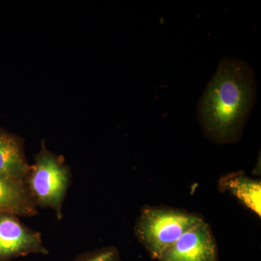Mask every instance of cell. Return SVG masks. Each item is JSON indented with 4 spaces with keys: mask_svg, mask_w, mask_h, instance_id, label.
Listing matches in <instances>:
<instances>
[{
    "mask_svg": "<svg viewBox=\"0 0 261 261\" xmlns=\"http://www.w3.org/2000/svg\"><path fill=\"white\" fill-rule=\"evenodd\" d=\"M73 261H122L117 247L108 246L95 249L77 255Z\"/></svg>",
    "mask_w": 261,
    "mask_h": 261,
    "instance_id": "9c48e42d",
    "label": "cell"
},
{
    "mask_svg": "<svg viewBox=\"0 0 261 261\" xmlns=\"http://www.w3.org/2000/svg\"><path fill=\"white\" fill-rule=\"evenodd\" d=\"M30 168L25 159L23 140L0 129V174L25 183Z\"/></svg>",
    "mask_w": 261,
    "mask_h": 261,
    "instance_id": "52a82bcc",
    "label": "cell"
},
{
    "mask_svg": "<svg viewBox=\"0 0 261 261\" xmlns=\"http://www.w3.org/2000/svg\"><path fill=\"white\" fill-rule=\"evenodd\" d=\"M31 254H49L40 233L24 225L15 215L0 214V261Z\"/></svg>",
    "mask_w": 261,
    "mask_h": 261,
    "instance_id": "277c9868",
    "label": "cell"
},
{
    "mask_svg": "<svg viewBox=\"0 0 261 261\" xmlns=\"http://www.w3.org/2000/svg\"><path fill=\"white\" fill-rule=\"evenodd\" d=\"M71 173L61 156L42 148L31 166L25 184L37 207L50 208L63 219V204L70 185Z\"/></svg>",
    "mask_w": 261,
    "mask_h": 261,
    "instance_id": "3957f363",
    "label": "cell"
},
{
    "mask_svg": "<svg viewBox=\"0 0 261 261\" xmlns=\"http://www.w3.org/2000/svg\"><path fill=\"white\" fill-rule=\"evenodd\" d=\"M17 216H36L37 207L23 181L0 174V214Z\"/></svg>",
    "mask_w": 261,
    "mask_h": 261,
    "instance_id": "ba28073f",
    "label": "cell"
},
{
    "mask_svg": "<svg viewBox=\"0 0 261 261\" xmlns=\"http://www.w3.org/2000/svg\"><path fill=\"white\" fill-rule=\"evenodd\" d=\"M158 261H219L217 243L203 220L181 235Z\"/></svg>",
    "mask_w": 261,
    "mask_h": 261,
    "instance_id": "5b68a950",
    "label": "cell"
},
{
    "mask_svg": "<svg viewBox=\"0 0 261 261\" xmlns=\"http://www.w3.org/2000/svg\"><path fill=\"white\" fill-rule=\"evenodd\" d=\"M203 220L201 215L185 209L147 205L136 221L135 237L151 258L158 260L184 233Z\"/></svg>",
    "mask_w": 261,
    "mask_h": 261,
    "instance_id": "7a4b0ae2",
    "label": "cell"
},
{
    "mask_svg": "<svg viewBox=\"0 0 261 261\" xmlns=\"http://www.w3.org/2000/svg\"><path fill=\"white\" fill-rule=\"evenodd\" d=\"M256 99L251 67L243 61H220L198 105V119L207 138L219 145L236 143Z\"/></svg>",
    "mask_w": 261,
    "mask_h": 261,
    "instance_id": "6da1fadb",
    "label": "cell"
},
{
    "mask_svg": "<svg viewBox=\"0 0 261 261\" xmlns=\"http://www.w3.org/2000/svg\"><path fill=\"white\" fill-rule=\"evenodd\" d=\"M220 192L233 196L244 207L261 217V181L243 171L227 173L218 181Z\"/></svg>",
    "mask_w": 261,
    "mask_h": 261,
    "instance_id": "8992f818",
    "label": "cell"
}]
</instances>
